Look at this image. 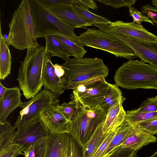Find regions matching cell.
Returning <instances> with one entry per match:
<instances>
[{
    "label": "cell",
    "mask_w": 157,
    "mask_h": 157,
    "mask_svg": "<svg viewBox=\"0 0 157 157\" xmlns=\"http://www.w3.org/2000/svg\"><path fill=\"white\" fill-rule=\"evenodd\" d=\"M151 4L153 7L157 8V0H152L151 1Z\"/></svg>",
    "instance_id": "obj_43"
},
{
    "label": "cell",
    "mask_w": 157,
    "mask_h": 157,
    "mask_svg": "<svg viewBox=\"0 0 157 157\" xmlns=\"http://www.w3.org/2000/svg\"><path fill=\"white\" fill-rule=\"evenodd\" d=\"M74 8L79 16L91 26L96 24H108L110 21L106 18L94 14L82 5H73Z\"/></svg>",
    "instance_id": "obj_26"
},
{
    "label": "cell",
    "mask_w": 157,
    "mask_h": 157,
    "mask_svg": "<svg viewBox=\"0 0 157 157\" xmlns=\"http://www.w3.org/2000/svg\"><path fill=\"white\" fill-rule=\"evenodd\" d=\"M8 88L5 87L0 82V99L2 97L6 90Z\"/></svg>",
    "instance_id": "obj_42"
},
{
    "label": "cell",
    "mask_w": 157,
    "mask_h": 157,
    "mask_svg": "<svg viewBox=\"0 0 157 157\" xmlns=\"http://www.w3.org/2000/svg\"><path fill=\"white\" fill-rule=\"evenodd\" d=\"M44 38L46 43L45 52L47 55L51 57H59L65 61L69 59L71 56L74 57L73 52L53 36H46Z\"/></svg>",
    "instance_id": "obj_20"
},
{
    "label": "cell",
    "mask_w": 157,
    "mask_h": 157,
    "mask_svg": "<svg viewBox=\"0 0 157 157\" xmlns=\"http://www.w3.org/2000/svg\"><path fill=\"white\" fill-rule=\"evenodd\" d=\"M125 100H121L108 111L103 124L102 130L103 133L108 134L114 131L125 121L126 111L122 104Z\"/></svg>",
    "instance_id": "obj_19"
},
{
    "label": "cell",
    "mask_w": 157,
    "mask_h": 157,
    "mask_svg": "<svg viewBox=\"0 0 157 157\" xmlns=\"http://www.w3.org/2000/svg\"><path fill=\"white\" fill-rule=\"evenodd\" d=\"M76 42L83 47L87 46L102 50L128 60L137 57L134 50L128 45L115 36L100 29H87L78 36Z\"/></svg>",
    "instance_id": "obj_7"
},
{
    "label": "cell",
    "mask_w": 157,
    "mask_h": 157,
    "mask_svg": "<svg viewBox=\"0 0 157 157\" xmlns=\"http://www.w3.org/2000/svg\"><path fill=\"white\" fill-rule=\"evenodd\" d=\"M57 39L63 44L74 54L76 58H83L87 52L83 47L77 42L73 41L67 38L58 36H53Z\"/></svg>",
    "instance_id": "obj_29"
},
{
    "label": "cell",
    "mask_w": 157,
    "mask_h": 157,
    "mask_svg": "<svg viewBox=\"0 0 157 157\" xmlns=\"http://www.w3.org/2000/svg\"><path fill=\"white\" fill-rule=\"evenodd\" d=\"M72 4L80 5L87 8L97 9V4L93 0H72Z\"/></svg>",
    "instance_id": "obj_40"
},
{
    "label": "cell",
    "mask_w": 157,
    "mask_h": 157,
    "mask_svg": "<svg viewBox=\"0 0 157 157\" xmlns=\"http://www.w3.org/2000/svg\"><path fill=\"white\" fill-rule=\"evenodd\" d=\"M129 12L130 16L132 18L133 22L135 23L141 25L142 22L145 21L150 23L152 25H154L153 21L148 16L139 11L133 6L129 8Z\"/></svg>",
    "instance_id": "obj_33"
},
{
    "label": "cell",
    "mask_w": 157,
    "mask_h": 157,
    "mask_svg": "<svg viewBox=\"0 0 157 157\" xmlns=\"http://www.w3.org/2000/svg\"><path fill=\"white\" fill-rule=\"evenodd\" d=\"M114 77L115 84L123 88L157 90V68L141 60H132L123 63Z\"/></svg>",
    "instance_id": "obj_3"
},
{
    "label": "cell",
    "mask_w": 157,
    "mask_h": 157,
    "mask_svg": "<svg viewBox=\"0 0 157 157\" xmlns=\"http://www.w3.org/2000/svg\"><path fill=\"white\" fill-rule=\"evenodd\" d=\"M137 109L141 111L157 112V96L147 99L141 103Z\"/></svg>",
    "instance_id": "obj_35"
},
{
    "label": "cell",
    "mask_w": 157,
    "mask_h": 157,
    "mask_svg": "<svg viewBox=\"0 0 157 157\" xmlns=\"http://www.w3.org/2000/svg\"><path fill=\"white\" fill-rule=\"evenodd\" d=\"M70 98L76 105L77 113L71 121L70 134L82 147L98 126L104 121L107 113L100 106L90 108L84 105L72 94Z\"/></svg>",
    "instance_id": "obj_5"
},
{
    "label": "cell",
    "mask_w": 157,
    "mask_h": 157,
    "mask_svg": "<svg viewBox=\"0 0 157 157\" xmlns=\"http://www.w3.org/2000/svg\"><path fill=\"white\" fill-rule=\"evenodd\" d=\"M111 31L124 35L147 42H157V36L150 32L142 25L134 22L118 20L107 25Z\"/></svg>",
    "instance_id": "obj_13"
},
{
    "label": "cell",
    "mask_w": 157,
    "mask_h": 157,
    "mask_svg": "<svg viewBox=\"0 0 157 157\" xmlns=\"http://www.w3.org/2000/svg\"><path fill=\"white\" fill-rule=\"evenodd\" d=\"M109 86L103 100L99 106L107 113L112 107L121 100L125 99L122 95V93L116 84L109 83Z\"/></svg>",
    "instance_id": "obj_23"
},
{
    "label": "cell",
    "mask_w": 157,
    "mask_h": 157,
    "mask_svg": "<svg viewBox=\"0 0 157 157\" xmlns=\"http://www.w3.org/2000/svg\"><path fill=\"white\" fill-rule=\"evenodd\" d=\"M70 134H50L48 137L43 157H65L67 153Z\"/></svg>",
    "instance_id": "obj_18"
},
{
    "label": "cell",
    "mask_w": 157,
    "mask_h": 157,
    "mask_svg": "<svg viewBox=\"0 0 157 157\" xmlns=\"http://www.w3.org/2000/svg\"><path fill=\"white\" fill-rule=\"evenodd\" d=\"M21 147L17 144L11 143L0 151V157H16L20 155H24Z\"/></svg>",
    "instance_id": "obj_34"
},
{
    "label": "cell",
    "mask_w": 157,
    "mask_h": 157,
    "mask_svg": "<svg viewBox=\"0 0 157 157\" xmlns=\"http://www.w3.org/2000/svg\"><path fill=\"white\" fill-rule=\"evenodd\" d=\"M132 128L125 121L118 128L115 135L100 157H108L115 148L121 145Z\"/></svg>",
    "instance_id": "obj_24"
},
{
    "label": "cell",
    "mask_w": 157,
    "mask_h": 157,
    "mask_svg": "<svg viewBox=\"0 0 157 157\" xmlns=\"http://www.w3.org/2000/svg\"><path fill=\"white\" fill-rule=\"evenodd\" d=\"M141 11L143 13L147 15L157 27V8L150 4H145L141 7Z\"/></svg>",
    "instance_id": "obj_37"
},
{
    "label": "cell",
    "mask_w": 157,
    "mask_h": 157,
    "mask_svg": "<svg viewBox=\"0 0 157 157\" xmlns=\"http://www.w3.org/2000/svg\"><path fill=\"white\" fill-rule=\"evenodd\" d=\"M157 138L145 129L137 126H132L121 144L123 147L138 151L143 147L156 142Z\"/></svg>",
    "instance_id": "obj_15"
},
{
    "label": "cell",
    "mask_w": 157,
    "mask_h": 157,
    "mask_svg": "<svg viewBox=\"0 0 157 157\" xmlns=\"http://www.w3.org/2000/svg\"><path fill=\"white\" fill-rule=\"evenodd\" d=\"M59 102V99H55L41 112L39 118L51 134H70L71 122L63 113Z\"/></svg>",
    "instance_id": "obj_10"
},
{
    "label": "cell",
    "mask_w": 157,
    "mask_h": 157,
    "mask_svg": "<svg viewBox=\"0 0 157 157\" xmlns=\"http://www.w3.org/2000/svg\"><path fill=\"white\" fill-rule=\"evenodd\" d=\"M46 8L55 6L63 4H72L71 0H36Z\"/></svg>",
    "instance_id": "obj_39"
},
{
    "label": "cell",
    "mask_w": 157,
    "mask_h": 157,
    "mask_svg": "<svg viewBox=\"0 0 157 157\" xmlns=\"http://www.w3.org/2000/svg\"><path fill=\"white\" fill-rule=\"evenodd\" d=\"M37 38L58 36L76 42L73 26L62 21L36 0H29Z\"/></svg>",
    "instance_id": "obj_6"
},
{
    "label": "cell",
    "mask_w": 157,
    "mask_h": 157,
    "mask_svg": "<svg viewBox=\"0 0 157 157\" xmlns=\"http://www.w3.org/2000/svg\"><path fill=\"white\" fill-rule=\"evenodd\" d=\"M50 133L39 118L15 131L11 143L18 145L22 151L38 140L48 137Z\"/></svg>",
    "instance_id": "obj_12"
},
{
    "label": "cell",
    "mask_w": 157,
    "mask_h": 157,
    "mask_svg": "<svg viewBox=\"0 0 157 157\" xmlns=\"http://www.w3.org/2000/svg\"><path fill=\"white\" fill-rule=\"evenodd\" d=\"M53 66L55 73L57 76L61 78H66L65 70L61 65L55 63L53 64Z\"/></svg>",
    "instance_id": "obj_41"
},
{
    "label": "cell",
    "mask_w": 157,
    "mask_h": 157,
    "mask_svg": "<svg viewBox=\"0 0 157 157\" xmlns=\"http://www.w3.org/2000/svg\"><path fill=\"white\" fill-rule=\"evenodd\" d=\"M65 72V89L74 90L82 83L94 78L106 77L109 70L98 57L69 58L61 65Z\"/></svg>",
    "instance_id": "obj_4"
},
{
    "label": "cell",
    "mask_w": 157,
    "mask_h": 157,
    "mask_svg": "<svg viewBox=\"0 0 157 157\" xmlns=\"http://www.w3.org/2000/svg\"><path fill=\"white\" fill-rule=\"evenodd\" d=\"M20 90L17 87L8 88L0 99V123L7 122L9 114L17 108L21 107L23 102Z\"/></svg>",
    "instance_id": "obj_16"
},
{
    "label": "cell",
    "mask_w": 157,
    "mask_h": 157,
    "mask_svg": "<svg viewBox=\"0 0 157 157\" xmlns=\"http://www.w3.org/2000/svg\"><path fill=\"white\" fill-rule=\"evenodd\" d=\"M157 118V112L141 111L137 109L126 111L125 121L132 126Z\"/></svg>",
    "instance_id": "obj_25"
},
{
    "label": "cell",
    "mask_w": 157,
    "mask_h": 157,
    "mask_svg": "<svg viewBox=\"0 0 157 157\" xmlns=\"http://www.w3.org/2000/svg\"><path fill=\"white\" fill-rule=\"evenodd\" d=\"M61 107L63 113L71 121L77 113V107L74 101L71 100L69 103L64 102L61 105Z\"/></svg>",
    "instance_id": "obj_36"
},
{
    "label": "cell",
    "mask_w": 157,
    "mask_h": 157,
    "mask_svg": "<svg viewBox=\"0 0 157 157\" xmlns=\"http://www.w3.org/2000/svg\"><path fill=\"white\" fill-rule=\"evenodd\" d=\"M135 126H137L145 129L153 135L157 134V118L140 122Z\"/></svg>",
    "instance_id": "obj_38"
},
{
    "label": "cell",
    "mask_w": 157,
    "mask_h": 157,
    "mask_svg": "<svg viewBox=\"0 0 157 157\" xmlns=\"http://www.w3.org/2000/svg\"><path fill=\"white\" fill-rule=\"evenodd\" d=\"M15 129L9 121L4 124L0 123V151L11 143Z\"/></svg>",
    "instance_id": "obj_27"
},
{
    "label": "cell",
    "mask_w": 157,
    "mask_h": 157,
    "mask_svg": "<svg viewBox=\"0 0 157 157\" xmlns=\"http://www.w3.org/2000/svg\"><path fill=\"white\" fill-rule=\"evenodd\" d=\"M65 157H82V147L70 134L68 149Z\"/></svg>",
    "instance_id": "obj_30"
},
{
    "label": "cell",
    "mask_w": 157,
    "mask_h": 157,
    "mask_svg": "<svg viewBox=\"0 0 157 157\" xmlns=\"http://www.w3.org/2000/svg\"><path fill=\"white\" fill-rule=\"evenodd\" d=\"M105 6L118 9L122 7L130 8L134 5L136 0H96Z\"/></svg>",
    "instance_id": "obj_31"
},
{
    "label": "cell",
    "mask_w": 157,
    "mask_h": 157,
    "mask_svg": "<svg viewBox=\"0 0 157 157\" xmlns=\"http://www.w3.org/2000/svg\"><path fill=\"white\" fill-rule=\"evenodd\" d=\"M9 45L2 35L0 23V79L4 80L10 73L12 57Z\"/></svg>",
    "instance_id": "obj_21"
},
{
    "label": "cell",
    "mask_w": 157,
    "mask_h": 157,
    "mask_svg": "<svg viewBox=\"0 0 157 157\" xmlns=\"http://www.w3.org/2000/svg\"><path fill=\"white\" fill-rule=\"evenodd\" d=\"M42 77L44 87L58 96L64 92L67 84L66 78H61L57 76L51 57L47 55Z\"/></svg>",
    "instance_id": "obj_14"
},
{
    "label": "cell",
    "mask_w": 157,
    "mask_h": 157,
    "mask_svg": "<svg viewBox=\"0 0 157 157\" xmlns=\"http://www.w3.org/2000/svg\"><path fill=\"white\" fill-rule=\"evenodd\" d=\"M6 40L9 45L20 50L40 45L37 40L29 0H23L13 13L9 24Z\"/></svg>",
    "instance_id": "obj_2"
},
{
    "label": "cell",
    "mask_w": 157,
    "mask_h": 157,
    "mask_svg": "<svg viewBox=\"0 0 157 157\" xmlns=\"http://www.w3.org/2000/svg\"><path fill=\"white\" fill-rule=\"evenodd\" d=\"M46 57L44 46L28 48L18 68L17 80L20 90L27 99L33 98L41 90Z\"/></svg>",
    "instance_id": "obj_1"
},
{
    "label": "cell",
    "mask_w": 157,
    "mask_h": 157,
    "mask_svg": "<svg viewBox=\"0 0 157 157\" xmlns=\"http://www.w3.org/2000/svg\"><path fill=\"white\" fill-rule=\"evenodd\" d=\"M104 122L98 126L82 147V157H92L108 134L109 133L103 132L102 128Z\"/></svg>",
    "instance_id": "obj_22"
},
{
    "label": "cell",
    "mask_w": 157,
    "mask_h": 157,
    "mask_svg": "<svg viewBox=\"0 0 157 157\" xmlns=\"http://www.w3.org/2000/svg\"><path fill=\"white\" fill-rule=\"evenodd\" d=\"M58 96L44 87L33 98L22 103L21 107L22 109L13 126L19 129L39 118L41 112L58 99Z\"/></svg>",
    "instance_id": "obj_8"
},
{
    "label": "cell",
    "mask_w": 157,
    "mask_h": 157,
    "mask_svg": "<svg viewBox=\"0 0 157 157\" xmlns=\"http://www.w3.org/2000/svg\"><path fill=\"white\" fill-rule=\"evenodd\" d=\"M101 29L115 36L129 46L141 61L157 68V42H147L127 36L111 30L106 25Z\"/></svg>",
    "instance_id": "obj_11"
},
{
    "label": "cell",
    "mask_w": 157,
    "mask_h": 157,
    "mask_svg": "<svg viewBox=\"0 0 157 157\" xmlns=\"http://www.w3.org/2000/svg\"><path fill=\"white\" fill-rule=\"evenodd\" d=\"M48 137L41 139L32 144L23 151L25 157H43Z\"/></svg>",
    "instance_id": "obj_28"
},
{
    "label": "cell",
    "mask_w": 157,
    "mask_h": 157,
    "mask_svg": "<svg viewBox=\"0 0 157 157\" xmlns=\"http://www.w3.org/2000/svg\"><path fill=\"white\" fill-rule=\"evenodd\" d=\"M47 9L58 18L75 28H86L91 26L79 16L72 4H63Z\"/></svg>",
    "instance_id": "obj_17"
},
{
    "label": "cell",
    "mask_w": 157,
    "mask_h": 157,
    "mask_svg": "<svg viewBox=\"0 0 157 157\" xmlns=\"http://www.w3.org/2000/svg\"><path fill=\"white\" fill-rule=\"evenodd\" d=\"M138 151L120 145L115 148L108 157H137Z\"/></svg>",
    "instance_id": "obj_32"
},
{
    "label": "cell",
    "mask_w": 157,
    "mask_h": 157,
    "mask_svg": "<svg viewBox=\"0 0 157 157\" xmlns=\"http://www.w3.org/2000/svg\"><path fill=\"white\" fill-rule=\"evenodd\" d=\"M103 77L94 78L79 85L72 94L84 106L90 108L99 106L109 86Z\"/></svg>",
    "instance_id": "obj_9"
}]
</instances>
